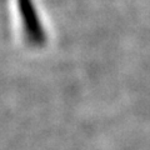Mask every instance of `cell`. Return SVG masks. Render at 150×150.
Returning a JSON list of instances; mask_svg holds the SVG:
<instances>
[{
    "label": "cell",
    "mask_w": 150,
    "mask_h": 150,
    "mask_svg": "<svg viewBox=\"0 0 150 150\" xmlns=\"http://www.w3.org/2000/svg\"><path fill=\"white\" fill-rule=\"evenodd\" d=\"M16 9L25 14L20 16L24 41L29 46H41L45 43V31L33 0H16Z\"/></svg>",
    "instance_id": "obj_1"
}]
</instances>
